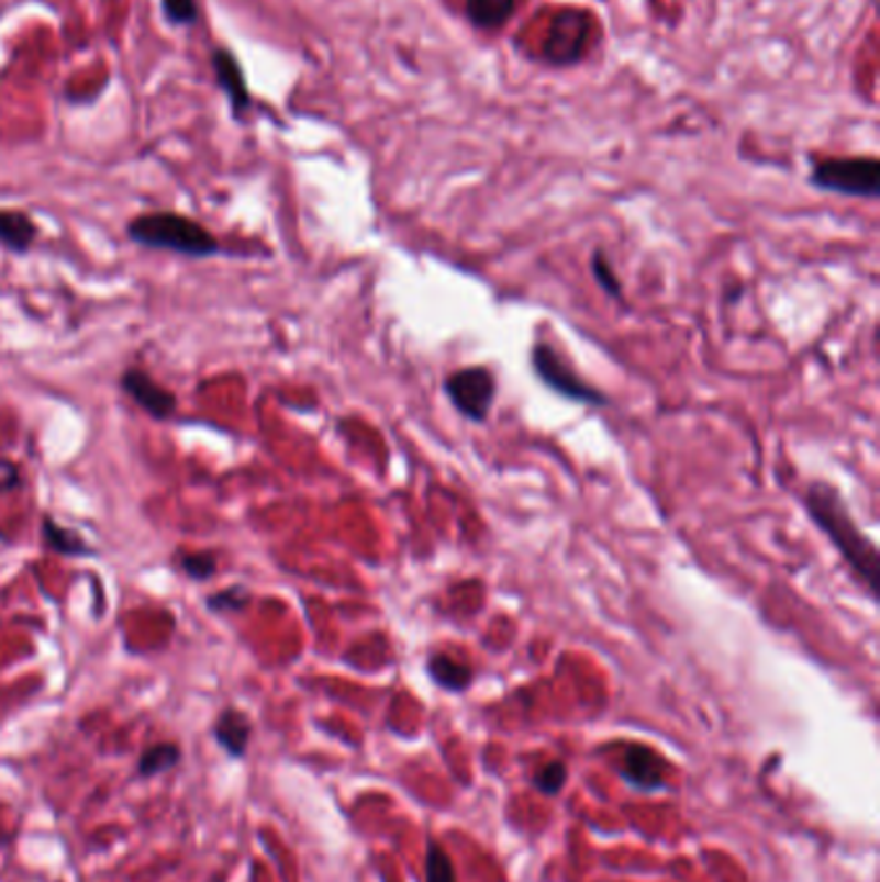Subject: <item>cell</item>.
I'll return each instance as SVG.
<instances>
[{
	"mask_svg": "<svg viewBox=\"0 0 880 882\" xmlns=\"http://www.w3.org/2000/svg\"><path fill=\"white\" fill-rule=\"evenodd\" d=\"M805 511L811 514L813 524L832 539L847 566L855 570L857 581L862 583L870 599H878V547L855 524L837 488L824 483V480L811 483L805 491Z\"/></svg>",
	"mask_w": 880,
	"mask_h": 882,
	"instance_id": "cell-1",
	"label": "cell"
},
{
	"mask_svg": "<svg viewBox=\"0 0 880 882\" xmlns=\"http://www.w3.org/2000/svg\"><path fill=\"white\" fill-rule=\"evenodd\" d=\"M127 235L137 246L174 250L191 258H207L220 250V243L210 230L176 212L140 214L127 225Z\"/></svg>",
	"mask_w": 880,
	"mask_h": 882,
	"instance_id": "cell-2",
	"label": "cell"
},
{
	"mask_svg": "<svg viewBox=\"0 0 880 882\" xmlns=\"http://www.w3.org/2000/svg\"><path fill=\"white\" fill-rule=\"evenodd\" d=\"M813 187L834 194L876 199L880 191V163L876 158H829L813 166Z\"/></svg>",
	"mask_w": 880,
	"mask_h": 882,
	"instance_id": "cell-3",
	"label": "cell"
},
{
	"mask_svg": "<svg viewBox=\"0 0 880 882\" xmlns=\"http://www.w3.org/2000/svg\"><path fill=\"white\" fill-rule=\"evenodd\" d=\"M532 367L539 380H543L547 388L556 390L558 395H564L568 400H576V403H587V405H610L608 395L602 390H597L594 384H587L576 375V369L571 365H566L564 357L545 340H537L532 346Z\"/></svg>",
	"mask_w": 880,
	"mask_h": 882,
	"instance_id": "cell-4",
	"label": "cell"
},
{
	"mask_svg": "<svg viewBox=\"0 0 880 882\" xmlns=\"http://www.w3.org/2000/svg\"><path fill=\"white\" fill-rule=\"evenodd\" d=\"M445 392L453 400V405L465 418L480 421L488 418L497 398V375L488 367H465L457 369L445 380Z\"/></svg>",
	"mask_w": 880,
	"mask_h": 882,
	"instance_id": "cell-5",
	"label": "cell"
},
{
	"mask_svg": "<svg viewBox=\"0 0 880 882\" xmlns=\"http://www.w3.org/2000/svg\"><path fill=\"white\" fill-rule=\"evenodd\" d=\"M591 19L583 11H564L553 19L543 42V57L553 65L576 63L589 44Z\"/></svg>",
	"mask_w": 880,
	"mask_h": 882,
	"instance_id": "cell-6",
	"label": "cell"
},
{
	"mask_svg": "<svg viewBox=\"0 0 880 882\" xmlns=\"http://www.w3.org/2000/svg\"><path fill=\"white\" fill-rule=\"evenodd\" d=\"M122 390L143 407L147 416L166 421L176 413V395L160 382H155L143 369H127L122 375Z\"/></svg>",
	"mask_w": 880,
	"mask_h": 882,
	"instance_id": "cell-7",
	"label": "cell"
},
{
	"mask_svg": "<svg viewBox=\"0 0 880 882\" xmlns=\"http://www.w3.org/2000/svg\"><path fill=\"white\" fill-rule=\"evenodd\" d=\"M212 70H214V78H218V86L223 88L227 99H231L233 114L241 120V116L250 109V93H248L246 78H243L238 57H235L231 49H214L212 52Z\"/></svg>",
	"mask_w": 880,
	"mask_h": 882,
	"instance_id": "cell-8",
	"label": "cell"
},
{
	"mask_svg": "<svg viewBox=\"0 0 880 882\" xmlns=\"http://www.w3.org/2000/svg\"><path fill=\"white\" fill-rule=\"evenodd\" d=\"M623 774L627 782L638 784L643 790H658L664 784V761L648 746L633 744L625 748Z\"/></svg>",
	"mask_w": 880,
	"mask_h": 882,
	"instance_id": "cell-9",
	"label": "cell"
},
{
	"mask_svg": "<svg viewBox=\"0 0 880 882\" xmlns=\"http://www.w3.org/2000/svg\"><path fill=\"white\" fill-rule=\"evenodd\" d=\"M250 733H254V728H250V721L241 713V710H235V707L223 710V713H220V717L212 725L214 740H218V744L223 746L225 751L233 756V759H241V756H246Z\"/></svg>",
	"mask_w": 880,
	"mask_h": 882,
	"instance_id": "cell-10",
	"label": "cell"
},
{
	"mask_svg": "<svg viewBox=\"0 0 880 882\" xmlns=\"http://www.w3.org/2000/svg\"><path fill=\"white\" fill-rule=\"evenodd\" d=\"M36 238H40V230L26 212L0 210V248L11 254H26Z\"/></svg>",
	"mask_w": 880,
	"mask_h": 882,
	"instance_id": "cell-11",
	"label": "cell"
},
{
	"mask_svg": "<svg viewBox=\"0 0 880 882\" xmlns=\"http://www.w3.org/2000/svg\"><path fill=\"white\" fill-rule=\"evenodd\" d=\"M426 671H428V677L434 679V684H439L442 689H449V692H463V689H468L472 681L470 666L455 661V658L447 654H434L432 658H428Z\"/></svg>",
	"mask_w": 880,
	"mask_h": 882,
	"instance_id": "cell-12",
	"label": "cell"
},
{
	"mask_svg": "<svg viewBox=\"0 0 880 882\" xmlns=\"http://www.w3.org/2000/svg\"><path fill=\"white\" fill-rule=\"evenodd\" d=\"M465 13L478 29H499L514 13V0H465Z\"/></svg>",
	"mask_w": 880,
	"mask_h": 882,
	"instance_id": "cell-13",
	"label": "cell"
},
{
	"mask_svg": "<svg viewBox=\"0 0 880 882\" xmlns=\"http://www.w3.org/2000/svg\"><path fill=\"white\" fill-rule=\"evenodd\" d=\"M42 535L44 543H47L52 550H57L60 555H68V558H76V555H88V545L80 539L73 529H63L60 524L55 522L52 516L42 518Z\"/></svg>",
	"mask_w": 880,
	"mask_h": 882,
	"instance_id": "cell-14",
	"label": "cell"
},
{
	"mask_svg": "<svg viewBox=\"0 0 880 882\" xmlns=\"http://www.w3.org/2000/svg\"><path fill=\"white\" fill-rule=\"evenodd\" d=\"M181 761V748L176 744H155L140 756L137 769L143 777H158Z\"/></svg>",
	"mask_w": 880,
	"mask_h": 882,
	"instance_id": "cell-15",
	"label": "cell"
},
{
	"mask_svg": "<svg viewBox=\"0 0 880 882\" xmlns=\"http://www.w3.org/2000/svg\"><path fill=\"white\" fill-rule=\"evenodd\" d=\"M426 882H457L453 859L447 857L445 849L436 847V844L428 847L426 855Z\"/></svg>",
	"mask_w": 880,
	"mask_h": 882,
	"instance_id": "cell-16",
	"label": "cell"
},
{
	"mask_svg": "<svg viewBox=\"0 0 880 882\" xmlns=\"http://www.w3.org/2000/svg\"><path fill=\"white\" fill-rule=\"evenodd\" d=\"M566 780H568L566 763L550 761V763H545V767L535 774V788L539 792H545V795H558V792L564 790Z\"/></svg>",
	"mask_w": 880,
	"mask_h": 882,
	"instance_id": "cell-17",
	"label": "cell"
},
{
	"mask_svg": "<svg viewBox=\"0 0 880 882\" xmlns=\"http://www.w3.org/2000/svg\"><path fill=\"white\" fill-rule=\"evenodd\" d=\"M591 273H594L599 287H602L604 292L612 294L615 300L623 298V287H620V281L615 277V269H612V264L604 258L602 250H597L594 258H591Z\"/></svg>",
	"mask_w": 880,
	"mask_h": 882,
	"instance_id": "cell-18",
	"label": "cell"
},
{
	"mask_svg": "<svg viewBox=\"0 0 880 882\" xmlns=\"http://www.w3.org/2000/svg\"><path fill=\"white\" fill-rule=\"evenodd\" d=\"M163 13L174 26H189L199 19L197 0H163Z\"/></svg>",
	"mask_w": 880,
	"mask_h": 882,
	"instance_id": "cell-19",
	"label": "cell"
},
{
	"mask_svg": "<svg viewBox=\"0 0 880 882\" xmlns=\"http://www.w3.org/2000/svg\"><path fill=\"white\" fill-rule=\"evenodd\" d=\"M181 570L194 581H207V578L214 576V555L212 552H187L181 555Z\"/></svg>",
	"mask_w": 880,
	"mask_h": 882,
	"instance_id": "cell-20",
	"label": "cell"
},
{
	"mask_svg": "<svg viewBox=\"0 0 880 882\" xmlns=\"http://www.w3.org/2000/svg\"><path fill=\"white\" fill-rule=\"evenodd\" d=\"M248 591L243 589V585H233V589L227 591H220V594H214L207 599V604L212 606V610H243V606L248 604Z\"/></svg>",
	"mask_w": 880,
	"mask_h": 882,
	"instance_id": "cell-21",
	"label": "cell"
},
{
	"mask_svg": "<svg viewBox=\"0 0 880 882\" xmlns=\"http://www.w3.org/2000/svg\"><path fill=\"white\" fill-rule=\"evenodd\" d=\"M19 485H21L19 465L11 462V459L0 457V493L13 491V488H19Z\"/></svg>",
	"mask_w": 880,
	"mask_h": 882,
	"instance_id": "cell-22",
	"label": "cell"
}]
</instances>
